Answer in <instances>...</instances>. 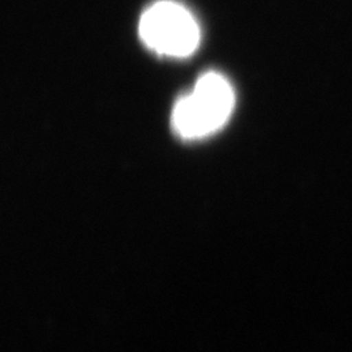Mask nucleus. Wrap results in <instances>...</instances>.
<instances>
[{
    "label": "nucleus",
    "mask_w": 352,
    "mask_h": 352,
    "mask_svg": "<svg viewBox=\"0 0 352 352\" xmlns=\"http://www.w3.org/2000/svg\"><path fill=\"white\" fill-rule=\"evenodd\" d=\"M234 106L231 84L217 72H206L190 93L176 102L171 116L173 128L183 139H201L226 124Z\"/></svg>",
    "instance_id": "nucleus-1"
},
{
    "label": "nucleus",
    "mask_w": 352,
    "mask_h": 352,
    "mask_svg": "<svg viewBox=\"0 0 352 352\" xmlns=\"http://www.w3.org/2000/svg\"><path fill=\"white\" fill-rule=\"evenodd\" d=\"M140 37L158 55L187 58L200 45V26L186 7L173 0H161L142 13Z\"/></svg>",
    "instance_id": "nucleus-2"
}]
</instances>
